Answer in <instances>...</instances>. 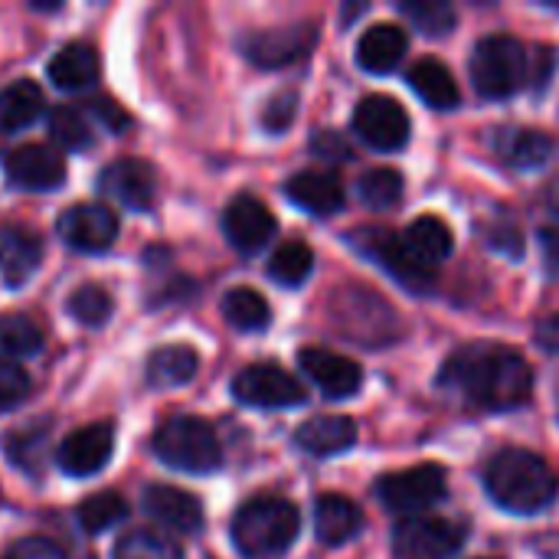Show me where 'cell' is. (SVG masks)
Returning a JSON list of instances; mask_svg holds the SVG:
<instances>
[{
  "label": "cell",
  "mask_w": 559,
  "mask_h": 559,
  "mask_svg": "<svg viewBox=\"0 0 559 559\" xmlns=\"http://www.w3.org/2000/svg\"><path fill=\"white\" fill-rule=\"evenodd\" d=\"M46 108L43 88L29 79H16L0 92V134H16L29 128Z\"/></svg>",
  "instance_id": "cell-26"
},
{
  "label": "cell",
  "mask_w": 559,
  "mask_h": 559,
  "mask_svg": "<svg viewBox=\"0 0 559 559\" xmlns=\"http://www.w3.org/2000/svg\"><path fill=\"white\" fill-rule=\"evenodd\" d=\"M111 449H115V429L108 423H92L62 439V445L56 449V465L72 478H88L108 465Z\"/></svg>",
  "instance_id": "cell-12"
},
{
  "label": "cell",
  "mask_w": 559,
  "mask_h": 559,
  "mask_svg": "<svg viewBox=\"0 0 559 559\" xmlns=\"http://www.w3.org/2000/svg\"><path fill=\"white\" fill-rule=\"evenodd\" d=\"M400 242H403L406 255L426 272H432L436 265H442L452 255V229L439 216L413 219L406 226V233L400 236Z\"/></svg>",
  "instance_id": "cell-20"
},
{
  "label": "cell",
  "mask_w": 559,
  "mask_h": 559,
  "mask_svg": "<svg viewBox=\"0 0 559 559\" xmlns=\"http://www.w3.org/2000/svg\"><path fill=\"white\" fill-rule=\"evenodd\" d=\"M111 295L102 285H82L72 298H69V314L82 324V328H102L111 318Z\"/></svg>",
  "instance_id": "cell-39"
},
{
  "label": "cell",
  "mask_w": 559,
  "mask_h": 559,
  "mask_svg": "<svg viewBox=\"0 0 559 559\" xmlns=\"http://www.w3.org/2000/svg\"><path fill=\"white\" fill-rule=\"evenodd\" d=\"M314 272V252L305 242H285L275 249L272 262H269V278L285 285V288H298L308 282V275Z\"/></svg>",
  "instance_id": "cell-31"
},
{
  "label": "cell",
  "mask_w": 559,
  "mask_h": 559,
  "mask_svg": "<svg viewBox=\"0 0 559 559\" xmlns=\"http://www.w3.org/2000/svg\"><path fill=\"white\" fill-rule=\"evenodd\" d=\"M124 518H128V504L118 491H102L79 504V524L85 534H105Z\"/></svg>",
  "instance_id": "cell-34"
},
{
  "label": "cell",
  "mask_w": 559,
  "mask_h": 559,
  "mask_svg": "<svg viewBox=\"0 0 559 559\" xmlns=\"http://www.w3.org/2000/svg\"><path fill=\"white\" fill-rule=\"evenodd\" d=\"M298 508L285 498H252L233 518V544L246 559L285 554L298 537Z\"/></svg>",
  "instance_id": "cell-3"
},
{
  "label": "cell",
  "mask_w": 559,
  "mask_h": 559,
  "mask_svg": "<svg viewBox=\"0 0 559 559\" xmlns=\"http://www.w3.org/2000/svg\"><path fill=\"white\" fill-rule=\"evenodd\" d=\"M531 75V52L521 39L495 33L485 36L472 52V82L485 98H508L524 88Z\"/></svg>",
  "instance_id": "cell-5"
},
{
  "label": "cell",
  "mask_w": 559,
  "mask_h": 559,
  "mask_svg": "<svg viewBox=\"0 0 559 559\" xmlns=\"http://www.w3.org/2000/svg\"><path fill=\"white\" fill-rule=\"evenodd\" d=\"M88 111H92V115H95L98 121H105V124H108L111 131H121V128L128 124V115H121V111L115 108V102H108V98H105V102H102V98H95Z\"/></svg>",
  "instance_id": "cell-45"
},
{
  "label": "cell",
  "mask_w": 559,
  "mask_h": 559,
  "mask_svg": "<svg viewBox=\"0 0 559 559\" xmlns=\"http://www.w3.org/2000/svg\"><path fill=\"white\" fill-rule=\"evenodd\" d=\"M534 337H537V344H540L547 354H559V311H554V314H547V318L537 321Z\"/></svg>",
  "instance_id": "cell-44"
},
{
  "label": "cell",
  "mask_w": 559,
  "mask_h": 559,
  "mask_svg": "<svg viewBox=\"0 0 559 559\" xmlns=\"http://www.w3.org/2000/svg\"><path fill=\"white\" fill-rule=\"evenodd\" d=\"M311 147H314V154H321L328 160H347V157H354L350 154V144L337 131H318L314 141H311Z\"/></svg>",
  "instance_id": "cell-42"
},
{
  "label": "cell",
  "mask_w": 559,
  "mask_h": 559,
  "mask_svg": "<svg viewBox=\"0 0 559 559\" xmlns=\"http://www.w3.org/2000/svg\"><path fill=\"white\" fill-rule=\"evenodd\" d=\"M354 131L377 151H400L409 144V115L390 95H367L354 111Z\"/></svg>",
  "instance_id": "cell-9"
},
{
  "label": "cell",
  "mask_w": 559,
  "mask_h": 559,
  "mask_svg": "<svg viewBox=\"0 0 559 559\" xmlns=\"http://www.w3.org/2000/svg\"><path fill=\"white\" fill-rule=\"evenodd\" d=\"M409 85H413V92L426 102V105H432V108H439V111H449V108H455L459 105V85H455V75L439 62V59H419L413 69H409Z\"/></svg>",
  "instance_id": "cell-28"
},
{
  "label": "cell",
  "mask_w": 559,
  "mask_h": 559,
  "mask_svg": "<svg viewBox=\"0 0 559 559\" xmlns=\"http://www.w3.org/2000/svg\"><path fill=\"white\" fill-rule=\"evenodd\" d=\"M295 115H298V95L295 92H282V95H275L269 105H265V111H262V124L269 128V131H285V128H292V121H295Z\"/></svg>",
  "instance_id": "cell-41"
},
{
  "label": "cell",
  "mask_w": 559,
  "mask_h": 559,
  "mask_svg": "<svg viewBox=\"0 0 559 559\" xmlns=\"http://www.w3.org/2000/svg\"><path fill=\"white\" fill-rule=\"evenodd\" d=\"M151 449L167 468L187 475H210L223 465V445L213 426H206L197 416H174L160 423L151 439Z\"/></svg>",
  "instance_id": "cell-4"
},
{
  "label": "cell",
  "mask_w": 559,
  "mask_h": 559,
  "mask_svg": "<svg viewBox=\"0 0 559 559\" xmlns=\"http://www.w3.org/2000/svg\"><path fill=\"white\" fill-rule=\"evenodd\" d=\"M485 488L491 501L511 514H540L554 504L559 485L540 455L524 449H504L488 462Z\"/></svg>",
  "instance_id": "cell-2"
},
{
  "label": "cell",
  "mask_w": 559,
  "mask_h": 559,
  "mask_svg": "<svg viewBox=\"0 0 559 559\" xmlns=\"http://www.w3.org/2000/svg\"><path fill=\"white\" fill-rule=\"evenodd\" d=\"M314 46V26L295 23V26H272V29H255L242 39V52L249 62L262 69H282L298 62L308 49Z\"/></svg>",
  "instance_id": "cell-11"
},
{
  "label": "cell",
  "mask_w": 559,
  "mask_h": 559,
  "mask_svg": "<svg viewBox=\"0 0 559 559\" xmlns=\"http://www.w3.org/2000/svg\"><path fill=\"white\" fill-rule=\"evenodd\" d=\"M115 559H183V554H180V547L170 537L141 527V531H128L118 540Z\"/></svg>",
  "instance_id": "cell-35"
},
{
  "label": "cell",
  "mask_w": 559,
  "mask_h": 559,
  "mask_svg": "<svg viewBox=\"0 0 559 559\" xmlns=\"http://www.w3.org/2000/svg\"><path fill=\"white\" fill-rule=\"evenodd\" d=\"M540 246H544V252H547V259L559 265V229H544L540 233Z\"/></svg>",
  "instance_id": "cell-46"
},
{
  "label": "cell",
  "mask_w": 559,
  "mask_h": 559,
  "mask_svg": "<svg viewBox=\"0 0 559 559\" xmlns=\"http://www.w3.org/2000/svg\"><path fill=\"white\" fill-rule=\"evenodd\" d=\"M29 393V377L23 367L10 364L0 357V409H13L26 400Z\"/></svg>",
  "instance_id": "cell-40"
},
{
  "label": "cell",
  "mask_w": 559,
  "mask_h": 559,
  "mask_svg": "<svg viewBox=\"0 0 559 559\" xmlns=\"http://www.w3.org/2000/svg\"><path fill=\"white\" fill-rule=\"evenodd\" d=\"M275 229H278V223H275L272 210H269L262 200L249 197V193L236 197V200L226 206V213H223V233H226V239H229L239 252H246V255L265 249V246L272 242Z\"/></svg>",
  "instance_id": "cell-14"
},
{
  "label": "cell",
  "mask_w": 559,
  "mask_h": 559,
  "mask_svg": "<svg viewBox=\"0 0 559 559\" xmlns=\"http://www.w3.org/2000/svg\"><path fill=\"white\" fill-rule=\"evenodd\" d=\"M285 193L295 206L308 210L311 216H331L344 206V187L328 170H301L285 183Z\"/></svg>",
  "instance_id": "cell-19"
},
{
  "label": "cell",
  "mask_w": 559,
  "mask_h": 559,
  "mask_svg": "<svg viewBox=\"0 0 559 559\" xmlns=\"http://www.w3.org/2000/svg\"><path fill=\"white\" fill-rule=\"evenodd\" d=\"M200 370V357L193 347L187 344H167L160 350L151 354L147 360V383L157 390H170V386H183L197 377Z\"/></svg>",
  "instance_id": "cell-29"
},
{
  "label": "cell",
  "mask_w": 559,
  "mask_h": 559,
  "mask_svg": "<svg viewBox=\"0 0 559 559\" xmlns=\"http://www.w3.org/2000/svg\"><path fill=\"white\" fill-rule=\"evenodd\" d=\"M357 197L370 206V210H390L403 200V177L393 167H377L367 170L357 180Z\"/></svg>",
  "instance_id": "cell-36"
},
{
  "label": "cell",
  "mask_w": 559,
  "mask_h": 559,
  "mask_svg": "<svg viewBox=\"0 0 559 559\" xmlns=\"http://www.w3.org/2000/svg\"><path fill=\"white\" fill-rule=\"evenodd\" d=\"M364 527V511L344 495H324L314 504V531L324 547H341L354 540Z\"/></svg>",
  "instance_id": "cell-24"
},
{
  "label": "cell",
  "mask_w": 559,
  "mask_h": 559,
  "mask_svg": "<svg viewBox=\"0 0 559 559\" xmlns=\"http://www.w3.org/2000/svg\"><path fill=\"white\" fill-rule=\"evenodd\" d=\"M445 472L439 465H416L406 472L383 475L377 481V498L386 511L400 518H419L445 498Z\"/></svg>",
  "instance_id": "cell-6"
},
{
  "label": "cell",
  "mask_w": 559,
  "mask_h": 559,
  "mask_svg": "<svg viewBox=\"0 0 559 559\" xmlns=\"http://www.w3.org/2000/svg\"><path fill=\"white\" fill-rule=\"evenodd\" d=\"M43 259V242L23 226H0V275L7 285H23Z\"/></svg>",
  "instance_id": "cell-22"
},
{
  "label": "cell",
  "mask_w": 559,
  "mask_h": 559,
  "mask_svg": "<svg viewBox=\"0 0 559 559\" xmlns=\"http://www.w3.org/2000/svg\"><path fill=\"white\" fill-rule=\"evenodd\" d=\"M554 10H559V3H554Z\"/></svg>",
  "instance_id": "cell-48"
},
{
  "label": "cell",
  "mask_w": 559,
  "mask_h": 559,
  "mask_svg": "<svg viewBox=\"0 0 559 559\" xmlns=\"http://www.w3.org/2000/svg\"><path fill=\"white\" fill-rule=\"evenodd\" d=\"M354 246H357L364 255H370L373 262H380V265H383L400 285H406L409 292H432L436 275L426 272V269H419V265L406 255L400 236H393V233H386V229H360V233L354 236Z\"/></svg>",
  "instance_id": "cell-13"
},
{
  "label": "cell",
  "mask_w": 559,
  "mask_h": 559,
  "mask_svg": "<svg viewBox=\"0 0 559 559\" xmlns=\"http://www.w3.org/2000/svg\"><path fill=\"white\" fill-rule=\"evenodd\" d=\"M298 367L328 400H347L364 383V370L350 357H341L324 347H305L298 354Z\"/></svg>",
  "instance_id": "cell-15"
},
{
  "label": "cell",
  "mask_w": 559,
  "mask_h": 559,
  "mask_svg": "<svg viewBox=\"0 0 559 559\" xmlns=\"http://www.w3.org/2000/svg\"><path fill=\"white\" fill-rule=\"evenodd\" d=\"M295 442L301 452L328 459V455H341L347 449H354L357 442V423L350 416H314L308 419L298 432Z\"/></svg>",
  "instance_id": "cell-21"
},
{
  "label": "cell",
  "mask_w": 559,
  "mask_h": 559,
  "mask_svg": "<svg viewBox=\"0 0 559 559\" xmlns=\"http://www.w3.org/2000/svg\"><path fill=\"white\" fill-rule=\"evenodd\" d=\"M144 511L147 518H154L160 527L177 531V534H197L203 527V504L170 485H151L144 488Z\"/></svg>",
  "instance_id": "cell-18"
},
{
  "label": "cell",
  "mask_w": 559,
  "mask_h": 559,
  "mask_svg": "<svg viewBox=\"0 0 559 559\" xmlns=\"http://www.w3.org/2000/svg\"><path fill=\"white\" fill-rule=\"evenodd\" d=\"M223 318L236 328V331H262L269 328V301L252 292V288H233L223 295Z\"/></svg>",
  "instance_id": "cell-30"
},
{
  "label": "cell",
  "mask_w": 559,
  "mask_h": 559,
  "mask_svg": "<svg viewBox=\"0 0 559 559\" xmlns=\"http://www.w3.org/2000/svg\"><path fill=\"white\" fill-rule=\"evenodd\" d=\"M400 13L429 36H445L455 26V7L445 0H403Z\"/></svg>",
  "instance_id": "cell-38"
},
{
  "label": "cell",
  "mask_w": 559,
  "mask_h": 559,
  "mask_svg": "<svg viewBox=\"0 0 559 559\" xmlns=\"http://www.w3.org/2000/svg\"><path fill=\"white\" fill-rule=\"evenodd\" d=\"M49 131L69 151H88L95 144V128H92L88 115L72 105H59L49 111Z\"/></svg>",
  "instance_id": "cell-33"
},
{
  "label": "cell",
  "mask_w": 559,
  "mask_h": 559,
  "mask_svg": "<svg viewBox=\"0 0 559 559\" xmlns=\"http://www.w3.org/2000/svg\"><path fill=\"white\" fill-rule=\"evenodd\" d=\"M465 527L445 518H406L393 531L396 559H452L465 547Z\"/></svg>",
  "instance_id": "cell-7"
},
{
  "label": "cell",
  "mask_w": 559,
  "mask_h": 559,
  "mask_svg": "<svg viewBox=\"0 0 559 559\" xmlns=\"http://www.w3.org/2000/svg\"><path fill=\"white\" fill-rule=\"evenodd\" d=\"M7 177L23 190H56L66 180V160L46 144H23L7 154Z\"/></svg>",
  "instance_id": "cell-17"
},
{
  "label": "cell",
  "mask_w": 559,
  "mask_h": 559,
  "mask_svg": "<svg viewBox=\"0 0 559 559\" xmlns=\"http://www.w3.org/2000/svg\"><path fill=\"white\" fill-rule=\"evenodd\" d=\"M233 393L239 403L255 406V409H292L305 403V386L275 364L246 367L233 380Z\"/></svg>",
  "instance_id": "cell-8"
},
{
  "label": "cell",
  "mask_w": 559,
  "mask_h": 559,
  "mask_svg": "<svg viewBox=\"0 0 559 559\" xmlns=\"http://www.w3.org/2000/svg\"><path fill=\"white\" fill-rule=\"evenodd\" d=\"M406 46H409V39H406V29L403 26H396V23H377V26H370L360 36V43H357V62L367 72H373V75H386V72H393L403 62Z\"/></svg>",
  "instance_id": "cell-23"
},
{
  "label": "cell",
  "mask_w": 559,
  "mask_h": 559,
  "mask_svg": "<svg viewBox=\"0 0 559 559\" xmlns=\"http://www.w3.org/2000/svg\"><path fill=\"white\" fill-rule=\"evenodd\" d=\"M98 187L118 200L121 206L134 210V213H144L151 210L154 203V193H157V177L151 170V164L138 160V157H121V160H111L102 177H98Z\"/></svg>",
  "instance_id": "cell-16"
},
{
  "label": "cell",
  "mask_w": 559,
  "mask_h": 559,
  "mask_svg": "<svg viewBox=\"0 0 559 559\" xmlns=\"http://www.w3.org/2000/svg\"><path fill=\"white\" fill-rule=\"evenodd\" d=\"M495 147L511 167H521V170L540 167L554 154V141L534 128H501L495 134Z\"/></svg>",
  "instance_id": "cell-27"
},
{
  "label": "cell",
  "mask_w": 559,
  "mask_h": 559,
  "mask_svg": "<svg viewBox=\"0 0 559 559\" xmlns=\"http://www.w3.org/2000/svg\"><path fill=\"white\" fill-rule=\"evenodd\" d=\"M56 229L75 252H105L118 239V216L105 203H75L59 216Z\"/></svg>",
  "instance_id": "cell-10"
},
{
  "label": "cell",
  "mask_w": 559,
  "mask_h": 559,
  "mask_svg": "<svg viewBox=\"0 0 559 559\" xmlns=\"http://www.w3.org/2000/svg\"><path fill=\"white\" fill-rule=\"evenodd\" d=\"M49 445V426L46 423H33V426H23L16 432H10L3 439V452L7 459L23 468V472H36L43 465V452Z\"/></svg>",
  "instance_id": "cell-32"
},
{
  "label": "cell",
  "mask_w": 559,
  "mask_h": 559,
  "mask_svg": "<svg viewBox=\"0 0 559 559\" xmlns=\"http://www.w3.org/2000/svg\"><path fill=\"white\" fill-rule=\"evenodd\" d=\"M49 79L62 92H79L95 85L98 79V56L88 43H69L62 46L49 62Z\"/></svg>",
  "instance_id": "cell-25"
},
{
  "label": "cell",
  "mask_w": 559,
  "mask_h": 559,
  "mask_svg": "<svg viewBox=\"0 0 559 559\" xmlns=\"http://www.w3.org/2000/svg\"><path fill=\"white\" fill-rule=\"evenodd\" d=\"M442 383L485 409H518L534 393V370L511 347L468 344L445 360Z\"/></svg>",
  "instance_id": "cell-1"
},
{
  "label": "cell",
  "mask_w": 559,
  "mask_h": 559,
  "mask_svg": "<svg viewBox=\"0 0 559 559\" xmlns=\"http://www.w3.org/2000/svg\"><path fill=\"white\" fill-rule=\"evenodd\" d=\"M43 347V328L26 314L0 318V350L10 357H29Z\"/></svg>",
  "instance_id": "cell-37"
},
{
  "label": "cell",
  "mask_w": 559,
  "mask_h": 559,
  "mask_svg": "<svg viewBox=\"0 0 559 559\" xmlns=\"http://www.w3.org/2000/svg\"><path fill=\"white\" fill-rule=\"evenodd\" d=\"M550 203H554V210H557V213H559V183H557V187H554V190H550Z\"/></svg>",
  "instance_id": "cell-47"
},
{
  "label": "cell",
  "mask_w": 559,
  "mask_h": 559,
  "mask_svg": "<svg viewBox=\"0 0 559 559\" xmlns=\"http://www.w3.org/2000/svg\"><path fill=\"white\" fill-rule=\"evenodd\" d=\"M10 559H62V550L56 544H49L46 537H26L13 547Z\"/></svg>",
  "instance_id": "cell-43"
}]
</instances>
